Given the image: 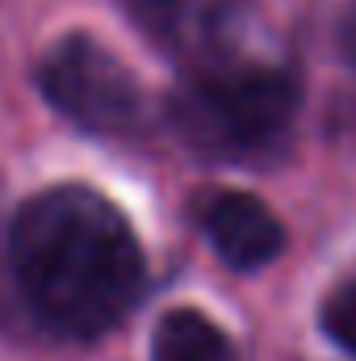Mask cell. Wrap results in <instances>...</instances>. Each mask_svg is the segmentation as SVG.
<instances>
[{"label":"cell","mask_w":356,"mask_h":361,"mask_svg":"<svg viewBox=\"0 0 356 361\" xmlns=\"http://www.w3.org/2000/svg\"><path fill=\"white\" fill-rule=\"evenodd\" d=\"M8 273L51 332L92 341L139 307L147 257L101 189L51 185L8 219Z\"/></svg>","instance_id":"6da1fadb"},{"label":"cell","mask_w":356,"mask_h":361,"mask_svg":"<svg viewBox=\"0 0 356 361\" xmlns=\"http://www.w3.org/2000/svg\"><path fill=\"white\" fill-rule=\"evenodd\" d=\"M298 114V85L289 72L243 59L239 51L189 63L168 97V118L177 135L222 160H248L272 152Z\"/></svg>","instance_id":"7a4b0ae2"},{"label":"cell","mask_w":356,"mask_h":361,"mask_svg":"<svg viewBox=\"0 0 356 361\" xmlns=\"http://www.w3.org/2000/svg\"><path fill=\"white\" fill-rule=\"evenodd\" d=\"M38 89L89 135H134L143 126V85L92 34H68L38 59Z\"/></svg>","instance_id":"3957f363"},{"label":"cell","mask_w":356,"mask_h":361,"mask_svg":"<svg viewBox=\"0 0 356 361\" xmlns=\"http://www.w3.org/2000/svg\"><path fill=\"white\" fill-rule=\"evenodd\" d=\"M126 8L155 47L189 68L235 51L248 0H126Z\"/></svg>","instance_id":"277c9868"},{"label":"cell","mask_w":356,"mask_h":361,"mask_svg":"<svg viewBox=\"0 0 356 361\" xmlns=\"http://www.w3.org/2000/svg\"><path fill=\"white\" fill-rule=\"evenodd\" d=\"M201 231L227 269L252 273L285 252V227L256 193L218 189L201 202Z\"/></svg>","instance_id":"5b68a950"},{"label":"cell","mask_w":356,"mask_h":361,"mask_svg":"<svg viewBox=\"0 0 356 361\" xmlns=\"http://www.w3.org/2000/svg\"><path fill=\"white\" fill-rule=\"evenodd\" d=\"M151 361H239V357H235L227 332L210 315H201L193 307H177L155 324Z\"/></svg>","instance_id":"8992f818"},{"label":"cell","mask_w":356,"mask_h":361,"mask_svg":"<svg viewBox=\"0 0 356 361\" xmlns=\"http://www.w3.org/2000/svg\"><path fill=\"white\" fill-rule=\"evenodd\" d=\"M323 332L344 349V353H352L356 357V265L336 286H331V294L323 298Z\"/></svg>","instance_id":"52a82bcc"},{"label":"cell","mask_w":356,"mask_h":361,"mask_svg":"<svg viewBox=\"0 0 356 361\" xmlns=\"http://www.w3.org/2000/svg\"><path fill=\"white\" fill-rule=\"evenodd\" d=\"M336 38H340V51H344V59L356 68V0L344 4V13H340V25H336Z\"/></svg>","instance_id":"ba28073f"},{"label":"cell","mask_w":356,"mask_h":361,"mask_svg":"<svg viewBox=\"0 0 356 361\" xmlns=\"http://www.w3.org/2000/svg\"><path fill=\"white\" fill-rule=\"evenodd\" d=\"M4 269H8V223L0 219V273ZM8 277H13V273H8Z\"/></svg>","instance_id":"9c48e42d"}]
</instances>
